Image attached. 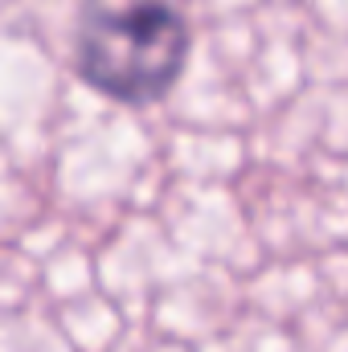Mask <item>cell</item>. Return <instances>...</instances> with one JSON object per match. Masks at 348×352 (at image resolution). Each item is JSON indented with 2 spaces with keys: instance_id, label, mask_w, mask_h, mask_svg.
Masks as SVG:
<instances>
[{
  "instance_id": "6da1fadb",
  "label": "cell",
  "mask_w": 348,
  "mask_h": 352,
  "mask_svg": "<svg viewBox=\"0 0 348 352\" xmlns=\"http://www.w3.org/2000/svg\"><path fill=\"white\" fill-rule=\"evenodd\" d=\"M193 54V0H78L74 70L119 107H156Z\"/></svg>"
}]
</instances>
